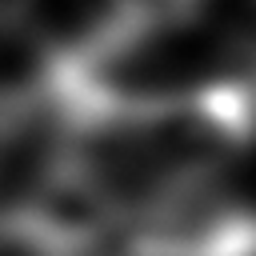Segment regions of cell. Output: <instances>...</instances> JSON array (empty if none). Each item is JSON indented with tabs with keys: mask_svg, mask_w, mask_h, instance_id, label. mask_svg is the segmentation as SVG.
Returning a JSON list of instances; mask_svg holds the SVG:
<instances>
[{
	"mask_svg": "<svg viewBox=\"0 0 256 256\" xmlns=\"http://www.w3.org/2000/svg\"><path fill=\"white\" fill-rule=\"evenodd\" d=\"M116 220L120 204L108 184L80 156H64L12 208L8 232H16L36 256H96Z\"/></svg>",
	"mask_w": 256,
	"mask_h": 256,
	"instance_id": "6da1fadb",
	"label": "cell"
},
{
	"mask_svg": "<svg viewBox=\"0 0 256 256\" xmlns=\"http://www.w3.org/2000/svg\"><path fill=\"white\" fill-rule=\"evenodd\" d=\"M168 4H176V8H184V4H192V0H168Z\"/></svg>",
	"mask_w": 256,
	"mask_h": 256,
	"instance_id": "7a4b0ae2",
	"label": "cell"
}]
</instances>
